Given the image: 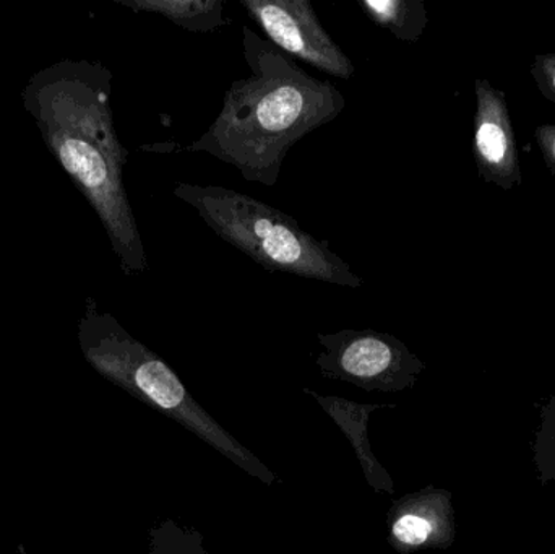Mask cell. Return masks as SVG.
Here are the masks:
<instances>
[{
  "instance_id": "1",
  "label": "cell",
  "mask_w": 555,
  "mask_h": 554,
  "mask_svg": "<svg viewBox=\"0 0 555 554\" xmlns=\"http://www.w3.org/2000/svg\"><path fill=\"white\" fill-rule=\"evenodd\" d=\"M113 72L103 62L62 59L35 72L22 90L52 158L100 218L120 272L150 270L135 214L124 184L129 152L114 126Z\"/></svg>"
},
{
  "instance_id": "2",
  "label": "cell",
  "mask_w": 555,
  "mask_h": 554,
  "mask_svg": "<svg viewBox=\"0 0 555 554\" xmlns=\"http://www.w3.org/2000/svg\"><path fill=\"white\" fill-rule=\"evenodd\" d=\"M243 48L253 75L231 83L217 119L182 150L208 153L246 181L275 188L289 150L333 123L346 100L335 85L304 72L249 26H243Z\"/></svg>"
},
{
  "instance_id": "3",
  "label": "cell",
  "mask_w": 555,
  "mask_h": 554,
  "mask_svg": "<svg viewBox=\"0 0 555 554\" xmlns=\"http://www.w3.org/2000/svg\"><path fill=\"white\" fill-rule=\"evenodd\" d=\"M77 340L87 363L104 379L184 426L247 475L269 487L280 484L278 475L195 402L178 373L159 355L132 337L91 296L85 299Z\"/></svg>"
},
{
  "instance_id": "4",
  "label": "cell",
  "mask_w": 555,
  "mask_h": 554,
  "mask_svg": "<svg viewBox=\"0 0 555 554\" xmlns=\"http://www.w3.org/2000/svg\"><path fill=\"white\" fill-rule=\"evenodd\" d=\"M175 197L191 205L224 243L272 272L361 288L362 279L333 253L328 241L317 240L296 220L247 194L221 188L178 182Z\"/></svg>"
},
{
  "instance_id": "5",
  "label": "cell",
  "mask_w": 555,
  "mask_h": 554,
  "mask_svg": "<svg viewBox=\"0 0 555 554\" xmlns=\"http://www.w3.org/2000/svg\"><path fill=\"white\" fill-rule=\"evenodd\" d=\"M323 351L315 364L325 379L352 384L365 392H398L413 386L421 363L403 342L385 332L345 328L317 334Z\"/></svg>"
},
{
  "instance_id": "6",
  "label": "cell",
  "mask_w": 555,
  "mask_h": 554,
  "mask_svg": "<svg viewBox=\"0 0 555 554\" xmlns=\"http://www.w3.org/2000/svg\"><path fill=\"white\" fill-rule=\"evenodd\" d=\"M241 5L283 54L341 80L354 77V64L323 28L309 0H241Z\"/></svg>"
},
{
  "instance_id": "7",
  "label": "cell",
  "mask_w": 555,
  "mask_h": 554,
  "mask_svg": "<svg viewBox=\"0 0 555 554\" xmlns=\"http://www.w3.org/2000/svg\"><path fill=\"white\" fill-rule=\"evenodd\" d=\"M307 396L312 397L323 412L336 423L343 435L351 442L359 465L364 472L365 480L375 493H395V484L387 468L378 462L369 441V418L377 410L393 409V405H378V403H358L345 397L320 396L310 389H304Z\"/></svg>"
},
{
  "instance_id": "8",
  "label": "cell",
  "mask_w": 555,
  "mask_h": 554,
  "mask_svg": "<svg viewBox=\"0 0 555 554\" xmlns=\"http://www.w3.org/2000/svg\"><path fill=\"white\" fill-rule=\"evenodd\" d=\"M436 498L411 494L391 504L387 514V542L401 554H410L436 542L442 529Z\"/></svg>"
},
{
  "instance_id": "9",
  "label": "cell",
  "mask_w": 555,
  "mask_h": 554,
  "mask_svg": "<svg viewBox=\"0 0 555 554\" xmlns=\"http://www.w3.org/2000/svg\"><path fill=\"white\" fill-rule=\"evenodd\" d=\"M139 13H156L191 33H214L231 25L224 0H116Z\"/></svg>"
},
{
  "instance_id": "10",
  "label": "cell",
  "mask_w": 555,
  "mask_h": 554,
  "mask_svg": "<svg viewBox=\"0 0 555 554\" xmlns=\"http://www.w3.org/2000/svg\"><path fill=\"white\" fill-rule=\"evenodd\" d=\"M365 15L401 41H416L424 25L420 3L406 0H361Z\"/></svg>"
},
{
  "instance_id": "11",
  "label": "cell",
  "mask_w": 555,
  "mask_h": 554,
  "mask_svg": "<svg viewBox=\"0 0 555 554\" xmlns=\"http://www.w3.org/2000/svg\"><path fill=\"white\" fill-rule=\"evenodd\" d=\"M150 554H214L204 545V536L176 520H163L149 533Z\"/></svg>"
},
{
  "instance_id": "12",
  "label": "cell",
  "mask_w": 555,
  "mask_h": 554,
  "mask_svg": "<svg viewBox=\"0 0 555 554\" xmlns=\"http://www.w3.org/2000/svg\"><path fill=\"white\" fill-rule=\"evenodd\" d=\"M476 142H478L479 152L488 162L499 163L504 158L507 142H505L504 130L498 124L482 123L478 129Z\"/></svg>"
},
{
  "instance_id": "13",
  "label": "cell",
  "mask_w": 555,
  "mask_h": 554,
  "mask_svg": "<svg viewBox=\"0 0 555 554\" xmlns=\"http://www.w3.org/2000/svg\"><path fill=\"white\" fill-rule=\"evenodd\" d=\"M0 554H23V553H3V552H0Z\"/></svg>"
},
{
  "instance_id": "14",
  "label": "cell",
  "mask_w": 555,
  "mask_h": 554,
  "mask_svg": "<svg viewBox=\"0 0 555 554\" xmlns=\"http://www.w3.org/2000/svg\"><path fill=\"white\" fill-rule=\"evenodd\" d=\"M554 153H555V143H554Z\"/></svg>"
},
{
  "instance_id": "15",
  "label": "cell",
  "mask_w": 555,
  "mask_h": 554,
  "mask_svg": "<svg viewBox=\"0 0 555 554\" xmlns=\"http://www.w3.org/2000/svg\"><path fill=\"white\" fill-rule=\"evenodd\" d=\"M554 87H555V77H554Z\"/></svg>"
}]
</instances>
